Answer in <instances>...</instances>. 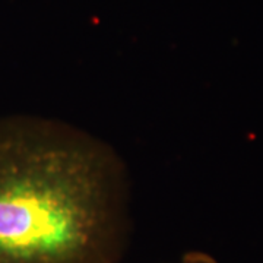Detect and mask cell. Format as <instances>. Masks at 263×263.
I'll return each mask as SVG.
<instances>
[{"instance_id":"1","label":"cell","mask_w":263,"mask_h":263,"mask_svg":"<svg viewBox=\"0 0 263 263\" xmlns=\"http://www.w3.org/2000/svg\"><path fill=\"white\" fill-rule=\"evenodd\" d=\"M130 202L110 143L53 117H0V263H119Z\"/></svg>"},{"instance_id":"2","label":"cell","mask_w":263,"mask_h":263,"mask_svg":"<svg viewBox=\"0 0 263 263\" xmlns=\"http://www.w3.org/2000/svg\"><path fill=\"white\" fill-rule=\"evenodd\" d=\"M171 263H218L216 260H214L212 257H209L206 254L203 253H189L186 256H183L180 260L177 262H171Z\"/></svg>"}]
</instances>
